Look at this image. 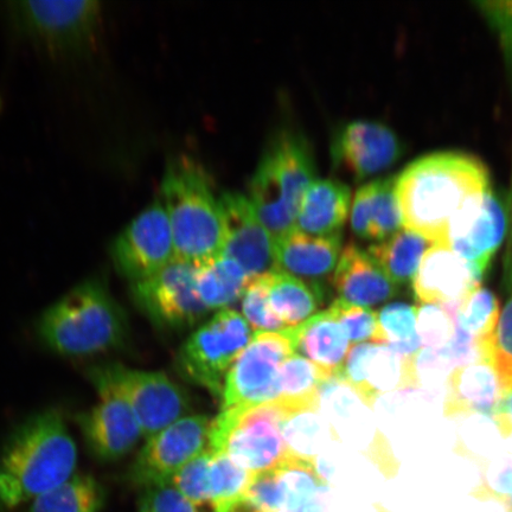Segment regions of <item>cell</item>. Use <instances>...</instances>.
<instances>
[{"label":"cell","mask_w":512,"mask_h":512,"mask_svg":"<svg viewBox=\"0 0 512 512\" xmlns=\"http://www.w3.org/2000/svg\"><path fill=\"white\" fill-rule=\"evenodd\" d=\"M160 195L169 217L176 260L198 266L222 254L219 196L200 163L188 156L172 159L165 170Z\"/></svg>","instance_id":"obj_3"},{"label":"cell","mask_w":512,"mask_h":512,"mask_svg":"<svg viewBox=\"0 0 512 512\" xmlns=\"http://www.w3.org/2000/svg\"><path fill=\"white\" fill-rule=\"evenodd\" d=\"M76 418L89 452L101 462H115L127 456L143 437L136 415L127 403L112 394Z\"/></svg>","instance_id":"obj_18"},{"label":"cell","mask_w":512,"mask_h":512,"mask_svg":"<svg viewBox=\"0 0 512 512\" xmlns=\"http://www.w3.org/2000/svg\"><path fill=\"white\" fill-rule=\"evenodd\" d=\"M294 351L337 379L350 351L347 331L330 309L318 312L297 328L286 329Z\"/></svg>","instance_id":"obj_23"},{"label":"cell","mask_w":512,"mask_h":512,"mask_svg":"<svg viewBox=\"0 0 512 512\" xmlns=\"http://www.w3.org/2000/svg\"><path fill=\"white\" fill-rule=\"evenodd\" d=\"M243 496L262 512H274L286 505L285 490L277 469L252 473Z\"/></svg>","instance_id":"obj_42"},{"label":"cell","mask_w":512,"mask_h":512,"mask_svg":"<svg viewBox=\"0 0 512 512\" xmlns=\"http://www.w3.org/2000/svg\"><path fill=\"white\" fill-rule=\"evenodd\" d=\"M342 240V233L312 235L294 227L274 240L278 271L323 285V279L336 270Z\"/></svg>","instance_id":"obj_20"},{"label":"cell","mask_w":512,"mask_h":512,"mask_svg":"<svg viewBox=\"0 0 512 512\" xmlns=\"http://www.w3.org/2000/svg\"><path fill=\"white\" fill-rule=\"evenodd\" d=\"M253 331L245 317L235 310H221L200 326L179 349L176 367L190 383L222 398L229 370L247 345Z\"/></svg>","instance_id":"obj_9"},{"label":"cell","mask_w":512,"mask_h":512,"mask_svg":"<svg viewBox=\"0 0 512 512\" xmlns=\"http://www.w3.org/2000/svg\"><path fill=\"white\" fill-rule=\"evenodd\" d=\"M432 246L419 234L401 228L389 238L370 245L367 252L388 279L400 287L412 284L422 258Z\"/></svg>","instance_id":"obj_27"},{"label":"cell","mask_w":512,"mask_h":512,"mask_svg":"<svg viewBox=\"0 0 512 512\" xmlns=\"http://www.w3.org/2000/svg\"><path fill=\"white\" fill-rule=\"evenodd\" d=\"M332 285L343 302L369 307L388 302L399 293L367 251L350 242L342 249Z\"/></svg>","instance_id":"obj_21"},{"label":"cell","mask_w":512,"mask_h":512,"mask_svg":"<svg viewBox=\"0 0 512 512\" xmlns=\"http://www.w3.org/2000/svg\"><path fill=\"white\" fill-rule=\"evenodd\" d=\"M507 441V450L510 456H512V433L509 435L507 439H504Z\"/></svg>","instance_id":"obj_45"},{"label":"cell","mask_w":512,"mask_h":512,"mask_svg":"<svg viewBox=\"0 0 512 512\" xmlns=\"http://www.w3.org/2000/svg\"><path fill=\"white\" fill-rule=\"evenodd\" d=\"M277 470L285 490V508H305L326 488L325 480L313 462L287 457Z\"/></svg>","instance_id":"obj_34"},{"label":"cell","mask_w":512,"mask_h":512,"mask_svg":"<svg viewBox=\"0 0 512 512\" xmlns=\"http://www.w3.org/2000/svg\"><path fill=\"white\" fill-rule=\"evenodd\" d=\"M480 279L469 264L448 246H432L412 281L421 305H456Z\"/></svg>","instance_id":"obj_19"},{"label":"cell","mask_w":512,"mask_h":512,"mask_svg":"<svg viewBox=\"0 0 512 512\" xmlns=\"http://www.w3.org/2000/svg\"><path fill=\"white\" fill-rule=\"evenodd\" d=\"M508 512H512V511H508Z\"/></svg>","instance_id":"obj_47"},{"label":"cell","mask_w":512,"mask_h":512,"mask_svg":"<svg viewBox=\"0 0 512 512\" xmlns=\"http://www.w3.org/2000/svg\"><path fill=\"white\" fill-rule=\"evenodd\" d=\"M339 323L347 331L350 343L387 345V338L381 328L379 313L362 307L335 300L329 307Z\"/></svg>","instance_id":"obj_38"},{"label":"cell","mask_w":512,"mask_h":512,"mask_svg":"<svg viewBox=\"0 0 512 512\" xmlns=\"http://www.w3.org/2000/svg\"><path fill=\"white\" fill-rule=\"evenodd\" d=\"M274 512H306L305 511V508H302V509H288V508H283V509H279L277 511H274Z\"/></svg>","instance_id":"obj_46"},{"label":"cell","mask_w":512,"mask_h":512,"mask_svg":"<svg viewBox=\"0 0 512 512\" xmlns=\"http://www.w3.org/2000/svg\"><path fill=\"white\" fill-rule=\"evenodd\" d=\"M294 352L286 330L256 332L229 370L221 398L222 411L277 399L280 368Z\"/></svg>","instance_id":"obj_10"},{"label":"cell","mask_w":512,"mask_h":512,"mask_svg":"<svg viewBox=\"0 0 512 512\" xmlns=\"http://www.w3.org/2000/svg\"><path fill=\"white\" fill-rule=\"evenodd\" d=\"M285 418L277 401L226 409L211 421L208 448L251 473L277 469L287 458Z\"/></svg>","instance_id":"obj_6"},{"label":"cell","mask_w":512,"mask_h":512,"mask_svg":"<svg viewBox=\"0 0 512 512\" xmlns=\"http://www.w3.org/2000/svg\"><path fill=\"white\" fill-rule=\"evenodd\" d=\"M197 266L172 260L151 278L132 285L138 309L160 329L194 328L208 316L196 287Z\"/></svg>","instance_id":"obj_11"},{"label":"cell","mask_w":512,"mask_h":512,"mask_svg":"<svg viewBox=\"0 0 512 512\" xmlns=\"http://www.w3.org/2000/svg\"><path fill=\"white\" fill-rule=\"evenodd\" d=\"M491 419L494 420L499 434L507 439L512 433V390L502 392Z\"/></svg>","instance_id":"obj_44"},{"label":"cell","mask_w":512,"mask_h":512,"mask_svg":"<svg viewBox=\"0 0 512 512\" xmlns=\"http://www.w3.org/2000/svg\"><path fill=\"white\" fill-rule=\"evenodd\" d=\"M139 512H198L171 482L150 486L140 498Z\"/></svg>","instance_id":"obj_43"},{"label":"cell","mask_w":512,"mask_h":512,"mask_svg":"<svg viewBox=\"0 0 512 512\" xmlns=\"http://www.w3.org/2000/svg\"><path fill=\"white\" fill-rule=\"evenodd\" d=\"M501 309L494 292L483 286L473 287L457 305V326L477 344V349L494 336Z\"/></svg>","instance_id":"obj_32"},{"label":"cell","mask_w":512,"mask_h":512,"mask_svg":"<svg viewBox=\"0 0 512 512\" xmlns=\"http://www.w3.org/2000/svg\"><path fill=\"white\" fill-rule=\"evenodd\" d=\"M395 183L396 176H387L357 189L351 202L350 223L358 238L379 242L402 228Z\"/></svg>","instance_id":"obj_22"},{"label":"cell","mask_w":512,"mask_h":512,"mask_svg":"<svg viewBox=\"0 0 512 512\" xmlns=\"http://www.w3.org/2000/svg\"><path fill=\"white\" fill-rule=\"evenodd\" d=\"M106 490L93 476L74 475L32 501L29 512H100Z\"/></svg>","instance_id":"obj_30"},{"label":"cell","mask_w":512,"mask_h":512,"mask_svg":"<svg viewBox=\"0 0 512 512\" xmlns=\"http://www.w3.org/2000/svg\"><path fill=\"white\" fill-rule=\"evenodd\" d=\"M126 313L104 281L88 279L51 305L38 320V334L64 356H88L123 347Z\"/></svg>","instance_id":"obj_4"},{"label":"cell","mask_w":512,"mask_h":512,"mask_svg":"<svg viewBox=\"0 0 512 512\" xmlns=\"http://www.w3.org/2000/svg\"><path fill=\"white\" fill-rule=\"evenodd\" d=\"M87 377L99 395L118 396L130 406L146 439L185 418L191 409L187 393L158 371L110 363L87 369Z\"/></svg>","instance_id":"obj_7"},{"label":"cell","mask_w":512,"mask_h":512,"mask_svg":"<svg viewBox=\"0 0 512 512\" xmlns=\"http://www.w3.org/2000/svg\"><path fill=\"white\" fill-rule=\"evenodd\" d=\"M317 178L315 153L304 133H275L248 184L249 201L274 240L294 228L300 202Z\"/></svg>","instance_id":"obj_5"},{"label":"cell","mask_w":512,"mask_h":512,"mask_svg":"<svg viewBox=\"0 0 512 512\" xmlns=\"http://www.w3.org/2000/svg\"><path fill=\"white\" fill-rule=\"evenodd\" d=\"M287 457L315 463L320 448L332 439V427L319 409L287 414L283 425Z\"/></svg>","instance_id":"obj_31"},{"label":"cell","mask_w":512,"mask_h":512,"mask_svg":"<svg viewBox=\"0 0 512 512\" xmlns=\"http://www.w3.org/2000/svg\"><path fill=\"white\" fill-rule=\"evenodd\" d=\"M507 232V215L492 189L470 198L450 224L448 242L482 280Z\"/></svg>","instance_id":"obj_16"},{"label":"cell","mask_w":512,"mask_h":512,"mask_svg":"<svg viewBox=\"0 0 512 512\" xmlns=\"http://www.w3.org/2000/svg\"><path fill=\"white\" fill-rule=\"evenodd\" d=\"M251 476V472L236 465L226 453L213 452L209 472L213 508L242 497Z\"/></svg>","instance_id":"obj_37"},{"label":"cell","mask_w":512,"mask_h":512,"mask_svg":"<svg viewBox=\"0 0 512 512\" xmlns=\"http://www.w3.org/2000/svg\"><path fill=\"white\" fill-rule=\"evenodd\" d=\"M323 285L310 284L281 271L270 273V304L286 329L297 328L316 315Z\"/></svg>","instance_id":"obj_28"},{"label":"cell","mask_w":512,"mask_h":512,"mask_svg":"<svg viewBox=\"0 0 512 512\" xmlns=\"http://www.w3.org/2000/svg\"><path fill=\"white\" fill-rule=\"evenodd\" d=\"M402 143L392 128L374 120H352L338 127L331 140L335 169L355 179L386 170L402 155Z\"/></svg>","instance_id":"obj_17"},{"label":"cell","mask_w":512,"mask_h":512,"mask_svg":"<svg viewBox=\"0 0 512 512\" xmlns=\"http://www.w3.org/2000/svg\"><path fill=\"white\" fill-rule=\"evenodd\" d=\"M351 209V189L337 178H317L300 202L296 227L312 235L342 233Z\"/></svg>","instance_id":"obj_25"},{"label":"cell","mask_w":512,"mask_h":512,"mask_svg":"<svg viewBox=\"0 0 512 512\" xmlns=\"http://www.w3.org/2000/svg\"><path fill=\"white\" fill-rule=\"evenodd\" d=\"M478 498L494 499L507 507L512 498V456L505 454L485 463L482 483L473 492Z\"/></svg>","instance_id":"obj_41"},{"label":"cell","mask_w":512,"mask_h":512,"mask_svg":"<svg viewBox=\"0 0 512 512\" xmlns=\"http://www.w3.org/2000/svg\"><path fill=\"white\" fill-rule=\"evenodd\" d=\"M335 379L329 371L294 352L281 366L277 401L286 415L319 409L325 384Z\"/></svg>","instance_id":"obj_26"},{"label":"cell","mask_w":512,"mask_h":512,"mask_svg":"<svg viewBox=\"0 0 512 512\" xmlns=\"http://www.w3.org/2000/svg\"><path fill=\"white\" fill-rule=\"evenodd\" d=\"M219 203L224 233L222 255L238 262L251 279L278 271L273 236L248 196L223 191Z\"/></svg>","instance_id":"obj_15"},{"label":"cell","mask_w":512,"mask_h":512,"mask_svg":"<svg viewBox=\"0 0 512 512\" xmlns=\"http://www.w3.org/2000/svg\"><path fill=\"white\" fill-rule=\"evenodd\" d=\"M491 189V175L482 159L470 153L441 151L409 163L396 176L402 228L448 246V229L460 208Z\"/></svg>","instance_id":"obj_1"},{"label":"cell","mask_w":512,"mask_h":512,"mask_svg":"<svg viewBox=\"0 0 512 512\" xmlns=\"http://www.w3.org/2000/svg\"><path fill=\"white\" fill-rule=\"evenodd\" d=\"M501 395L495 371L488 364H466L447 377L444 413L450 419L472 414L491 418Z\"/></svg>","instance_id":"obj_24"},{"label":"cell","mask_w":512,"mask_h":512,"mask_svg":"<svg viewBox=\"0 0 512 512\" xmlns=\"http://www.w3.org/2000/svg\"><path fill=\"white\" fill-rule=\"evenodd\" d=\"M418 306L394 303L384 306L379 320L388 347L402 356H419L422 344L416 331Z\"/></svg>","instance_id":"obj_33"},{"label":"cell","mask_w":512,"mask_h":512,"mask_svg":"<svg viewBox=\"0 0 512 512\" xmlns=\"http://www.w3.org/2000/svg\"><path fill=\"white\" fill-rule=\"evenodd\" d=\"M242 311L254 334L286 330L270 304V273L249 281L242 296Z\"/></svg>","instance_id":"obj_39"},{"label":"cell","mask_w":512,"mask_h":512,"mask_svg":"<svg viewBox=\"0 0 512 512\" xmlns=\"http://www.w3.org/2000/svg\"><path fill=\"white\" fill-rule=\"evenodd\" d=\"M211 422L206 415H191L147 439L127 479L138 488L169 483L182 467L207 450Z\"/></svg>","instance_id":"obj_13"},{"label":"cell","mask_w":512,"mask_h":512,"mask_svg":"<svg viewBox=\"0 0 512 512\" xmlns=\"http://www.w3.org/2000/svg\"><path fill=\"white\" fill-rule=\"evenodd\" d=\"M479 360L495 371L502 392L512 390V294L499 317L494 336L478 349Z\"/></svg>","instance_id":"obj_35"},{"label":"cell","mask_w":512,"mask_h":512,"mask_svg":"<svg viewBox=\"0 0 512 512\" xmlns=\"http://www.w3.org/2000/svg\"><path fill=\"white\" fill-rule=\"evenodd\" d=\"M418 358L402 356L388 345L357 344L350 349L337 380L373 407L384 394L419 386Z\"/></svg>","instance_id":"obj_14"},{"label":"cell","mask_w":512,"mask_h":512,"mask_svg":"<svg viewBox=\"0 0 512 512\" xmlns=\"http://www.w3.org/2000/svg\"><path fill=\"white\" fill-rule=\"evenodd\" d=\"M213 452L207 448L185 464L171 479L172 485L195 507L211 504L209 472Z\"/></svg>","instance_id":"obj_40"},{"label":"cell","mask_w":512,"mask_h":512,"mask_svg":"<svg viewBox=\"0 0 512 512\" xmlns=\"http://www.w3.org/2000/svg\"><path fill=\"white\" fill-rule=\"evenodd\" d=\"M251 280L238 262L222 254L197 266V292L209 311L238 302Z\"/></svg>","instance_id":"obj_29"},{"label":"cell","mask_w":512,"mask_h":512,"mask_svg":"<svg viewBox=\"0 0 512 512\" xmlns=\"http://www.w3.org/2000/svg\"><path fill=\"white\" fill-rule=\"evenodd\" d=\"M9 11L18 31L51 53H86L100 35L96 0H18L9 3Z\"/></svg>","instance_id":"obj_8"},{"label":"cell","mask_w":512,"mask_h":512,"mask_svg":"<svg viewBox=\"0 0 512 512\" xmlns=\"http://www.w3.org/2000/svg\"><path fill=\"white\" fill-rule=\"evenodd\" d=\"M115 270L137 284L175 259L174 238L162 201L147 206L121 230L111 245Z\"/></svg>","instance_id":"obj_12"},{"label":"cell","mask_w":512,"mask_h":512,"mask_svg":"<svg viewBox=\"0 0 512 512\" xmlns=\"http://www.w3.org/2000/svg\"><path fill=\"white\" fill-rule=\"evenodd\" d=\"M78 447L63 416L51 409L16 428L0 457V504L14 509L74 476Z\"/></svg>","instance_id":"obj_2"},{"label":"cell","mask_w":512,"mask_h":512,"mask_svg":"<svg viewBox=\"0 0 512 512\" xmlns=\"http://www.w3.org/2000/svg\"><path fill=\"white\" fill-rule=\"evenodd\" d=\"M457 305H424L418 310L416 331L422 347L437 351L447 347L457 332Z\"/></svg>","instance_id":"obj_36"}]
</instances>
